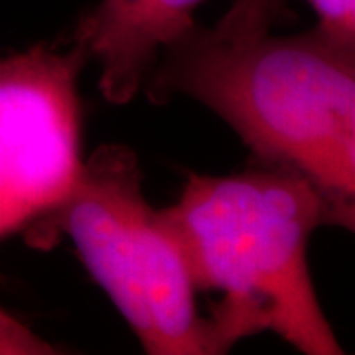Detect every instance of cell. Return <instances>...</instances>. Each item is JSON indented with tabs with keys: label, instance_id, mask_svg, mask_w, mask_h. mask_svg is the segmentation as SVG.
Listing matches in <instances>:
<instances>
[{
	"label": "cell",
	"instance_id": "6da1fadb",
	"mask_svg": "<svg viewBox=\"0 0 355 355\" xmlns=\"http://www.w3.org/2000/svg\"><path fill=\"white\" fill-rule=\"evenodd\" d=\"M144 91L154 103L188 97L203 105L254 162L308 178L338 227L354 229L355 44L318 26L282 36L223 14L164 48Z\"/></svg>",
	"mask_w": 355,
	"mask_h": 355
},
{
	"label": "cell",
	"instance_id": "7a4b0ae2",
	"mask_svg": "<svg viewBox=\"0 0 355 355\" xmlns=\"http://www.w3.org/2000/svg\"><path fill=\"white\" fill-rule=\"evenodd\" d=\"M158 211L196 291L221 294L207 318L217 355L259 334L304 355L343 354L308 265L314 231L338 223L308 178L261 162L227 176L191 174Z\"/></svg>",
	"mask_w": 355,
	"mask_h": 355
},
{
	"label": "cell",
	"instance_id": "3957f363",
	"mask_svg": "<svg viewBox=\"0 0 355 355\" xmlns=\"http://www.w3.org/2000/svg\"><path fill=\"white\" fill-rule=\"evenodd\" d=\"M48 249L64 235L150 355H217L184 254L146 200L137 154L103 144L64 202L26 229Z\"/></svg>",
	"mask_w": 355,
	"mask_h": 355
},
{
	"label": "cell",
	"instance_id": "277c9868",
	"mask_svg": "<svg viewBox=\"0 0 355 355\" xmlns=\"http://www.w3.org/2000/svg\"><path fill=\"white\" fill-rule=\"evenodd\" d=\"M85 55L50 46L0 58V239L67 198L83 168L79 71ZM0 308V354H55Z\"/></svg>",
	"mask_w": 355,
	"mask_h": 355
},
{
	"label": "cell",
	"instance_id": "5b68a950",
	"mask_svg": "<svg viewBox=\"0 0 355 355\" xmlns=\"http://www.w3.org/2000/svg\"><path fill=\"white\" fill-rule=\"evenodd\" d=\"M205 0H99L77 24L73 44L99 65L103 97L127 105L153 71L158 55L196 24Z\"/></svg>",
	"mask_w": 355,
	"mask_h": 355
},
{
	"label": "cell",
	"instance_id": "8992f818",
	"mask_svg": "<svg viewBox=\"0 0 355 355\" xmlns=\"http://www.w3.org/2000/svg\"><path fill=\"white\" fill-rule=\"evenodd\" d=\"M318 16L316 26L334 38L355 44V0H306ZM282 0H231L227 12L251 22L275 24Z\"/></svg>",
	"mask_w": 355,
	"mask_h": 355
}]
</instances>
